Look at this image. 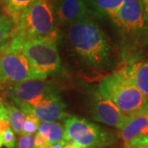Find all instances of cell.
I'll return each instance as SVG.
<instances>
[{
  "mask_svg": "<svg viewBox=\"0 0 148 148\" xmlns=\"http://www.w3.org/2000/svg\"><path fill=\"white\" fill-rule=\"evenodd\" d=\"M66 37L74 55L88 69L102 71L111 63V50L103 31L90 16L67 27Z\"/></svg>",
  "mask_w": 148,
  "mask_h": 148,
  "instance_id": "6da1fadb",
  "label": "cell"
},
{
  "mask_svg": "<svg viewBox=\"0 0 148 148\" xmlns=\"http://www.w3.org/2000/svg\"><path fill=\"white\" fill-rule=\"evenodd\" d=\"M24 43L30 39H44L57 42L58 26L53 6L49 0H36L21 12L11 32Z\"/></svg>",
  "mask_w": 148,
  "mask_h": 148,
  "instance_id": "7a4b0ae2",
  "label": "cell"
},
{
  "mask_svg": "<svg viewBox=\"0 0 148 148\" xmlns=\"http://www.w3.org/2000/svg\"><path fill=\"white\" fill-rule=\"evenodd\" d=\"M98 92L127 116L147 113L148 97L119 71L109 74L101 80Z\"/></svg>",
  "mask_w": 148,
  "mask_h": 148,
  "instance_id": "3957f363",
  "label": "cell"
},
{
  "mask_svg": "<svg viewBox=\"0 0 148 148\" xmlns=\"http://www.w3.org/2000/svg\"><path fill=\"white\" fill-rule=\"evenodd\" d=\"M57 42L30 39L23 43L22 52L28 59L34 79H46L60 73L61 59Z\"/></svg>",
  "mask_w": 148,
  "mask_h": 148,
  "instance_id": "277c9868",
  "label": "cell"
},
{
  "mask_svg": "<svg viewBox=\"0 0 148 148\" xmlns=\"http://www.w3.org/2000/svg\"><path fill=\"white\" fill-rule=\"evenodd\" d=\"M65 141L84 148H104L117 142L116 134L83 118L69 116L64 120Z\"/></svg>",
  "mask_w": 148,
  "mask_h": 148,
  "instance_id": "5b68a950",
  "label": "cell"
},
{
  "mask_svg": "<svg viewBox=\"0 0 148 148\" xmlns=\"http://www.w3.org/2000/svg\"><path fill=\"white\" fill-rule=\"evenodd\" d=\"M33 78L31 65L22 52V45L9 40L0 51V82L20 83Z\"/></svg>",
  "mask_w": 148,
  "mask_h": 148,
  "instance_id": "8992f818",
  "label": "cell"
},
{
  "mask_svg": "<svg viewBox=\"0 0 148 148\" xmlns=\"http://www.w3.org/2000/svg\"><path fill=\"white\" fill-rule=\"evenodd\" d=\"M56 93L53 85L46 79H30L11 84L8 99L21 111L37 105L47 95Z\"/></svg>",
  "mask_w": 148,
  "mask_h": 148,
  "instance_id": "52a82bcc",
  "label": "cell"
},
{
  "mask_svg": "<svg viewBox=\"0 0 148 148\" xmlns=\"http://www.w3.org/2000/svg\"><path fill=\"white\" fill-rule=\"evenodd\" d=\"M113 21L122 32L132 36L148 33V21L142 0H123Z\"/></svg>",
  "mask_w": 148,
  "mask_h": 148,
  "instance_id": "ba28073f",
  "label": "cell"
},
{
  "mask_svg": "<svg viewBox=\"0 0 148 148\" xmlns=\"http://www.w3.org/2000/svg\"><path fill=\"white\" fill-rule=\"evenodd\" d=\"M90 113L93 119L120 130L128 121L130 116L122 113L111 101L103 98L98 92L92 101Z\"/></svg>",
  "mask_w": 148,
  "mask_h": 148,
  "instance_id": "9c48e42d",
  "label": "cell"
},
{
  "mask_svg": "<svg viewBox=\"0 0 148 148\" xmlns=\"http://www.w3.org/2000/svg\"><path fill=\"white\" fill-rule=\"evenodd\" d=\"M24 114H33L43 122H55L66 119L69 117L66 112V105L62 98L53 93L45 96L37 105L22 110Z\"/></svg>",
  "mask_w": 148,
  "mask_h": 148,
  "instance_id": "30bf717a",
  "label": "cell"
},
{
  "mask_svg": "<svg viewBox=\"0 0 148 148\" xmlns=\"http://www.w3.org/2000/svg\"><path fill=\"white\" fill-rule=\"evenodd\" d=\"M120 138L124 147L136 148L148 145V116L139 114L130 116L128 121L120 129Z\"/></svg>",
  "mask_w": 148,
  "mask_h": 148,
  "instance_id": "8fae6325",
  "label": "cell"
},
{
  "mask_svg": "<svg viewBox=\"0 0 148 148\" xmlns=\"http://www.w3.org/2000/svg\"><path fill=\"white\" fill-rule=\"evenodd\" d=\"M58 26L69 27L90 16L85 0H63L53 5Z\"/></svg>",
  "mask_w": 148,
  "mask_h": 148,
  "instance_id": "7c38bea8",
  "label": "cell"
},
{
  "mask_svg": "<svg viewBox=\"0 0 148 148\" xmlns=\"http://www.w3.org/2000/svg\"><path fill=\"white\" fill-rule=\"evenodd\" d=\"M119 71L127 77L143 95L148 97V61L129 60Z\"/></svg>",
  "mask_w": 148,
  "mask_h": 148,
  "instance_id": "4fadbf2b",
  "label": "cell"
},
{
  "mask_svg": "<svg viewBox=\"0 0 148 148\" xmlns=\"http://www.w3.org/2000/svg\"><path fill=\"white\" fill-rule=\"evenodd\" d=\"M89 13L97 18H113L123 0H85Z\"/></svg>",
  "mask_w": 148,
  "mask_h": 148,
  "instance_id": "5bb4252c",
  "label": "cell"
},
{
  "mask_svg": "<svg viewBox=\"0 0 148 148\" xmlns=\"http://www.w3.org/2000/svg\"><path fill=\"white\" fill-rule=\"evenodd\" d=\"M36 1V0H0V10L1 12L9 16L14 23H16L21 12Z\"/></svg>",
  "mask_w": 148,
  "mask_h": 148,
  "instance_id": "9a60e30c",
  "label": "cell"
},
{
  "mask_svg": "<svg viewBox=\"0 0 148 148\" xmlns=\"http://www.w3.org/2000/svg\"><path fill=\"white\" fill-rule=\"evenodd\" d=\"M38 133L47 140L50 145L64 140V128L58 122H43L40 124Z\"/></svg>",
  "mask_w": 148,
  "mask_h": 148,
  "instance_id": "2e32d148",
  "label": "cell"
},
{
  "mask_svg": "<svg viewBox=\"0 0 148 148\" xmlns=\"http://www.w3.org/2000/svg\"><path fill=\"white\" fill-rule=\"evenodd\" d=\"M5 106L8 114V120L12 128V131L18 135H23L22 127L26 115L12 103L5 101Z\"/></svg>",
  "mask_w": 148,
  "mask_h": 148,
  "instance_id": "e0dca14e",
  "label": "cell"
},
{
  "mask_svg": "<svg viewBox=\"0 0 148 148\" xmlns=\"http://www.w3.org/2000/svg\"><path fill=\"white\" fill-rule=\"evenodd\" d=\"M14 21L6 14L0 12V51L7 46L10 39Z\"/></svg>",
  "mask_w": 148,
  "mask_h": 148,
  "instance_id": "ac0fdd59",
  "label": "cell"
},
{
  "mask_svg": "<svg viewBox=\"0 0 148 148\" xmlns=\"http://www.w3.org/2000/svg\"><path fill=\"white\" fill-rule=\"evenodd\" d=\"M40 120L33 114H26L25 121L22 127L23 135H33L34 133L38 131Z\"/></svg>",
  "mask_w": 148,
  "mask_h": 148,
  "instance_id": "d6986e66",
  "label": "cell"
},
{
  "mask_svg": "<svg viewBox=\"0 0 148 148\" xmlns=\"http://www.w3.org/2000/svg\"><path fill=\"white\" fill-rule=\"evenodd\" d=\"M1 138H2L3 145H4L7 148H16V138L15 136V132L10 127L1 134Z\"/></svg>",
  "mask_w": 148,
  "mask_h": 148,
  "instance_id": "ffe728a7",
  "label": "cell"
},
{
  "mask_svg": "<svg viewBox=\"0 0 148 148\" xmlns=\"http://www.w3.org/2000/svg\"><path fill=\"white\" fill-rule=\"evenodd\" d=\"M34 138L33 135H21L17 143V148H33Z\"/></svg>",
  "mask_w": 148,
  "mask_h": 148,
  "instance_id": "44dd1931",
  "label": "cell"
},
{
  "mask_svg": "<svg viewBox=\"0 0 148 148\" xmlns=\"http://www.w3.org/2000/svg\"><path fill=\"white\" fill-rule=\"evenodd\" d=\"M51 145L45 138L37 132L34 138V145L33 148H49Z\"/></svg>",
  "mask_w": 148,
  "mask_h": 148,
  "instance_id": "7402d4cb",
  "label": "cell"
},
{
  "mask_svg": "<svg viewBox=\"0 0 148 148\" xmlns=\"http://www.w3.org/2000/svg\"><path fill=\"white\" fill-rule=\"evenodd\" d=\"M0 119L8 120V114L5 106V101L0 97Z\"/></svg>",
  "mask_w": 148,
  "mask_h": 148,
  "instance_id": "603a6c76",
  "label": "cell"
},
{
  "mask_svg": "<svg viewBox=\"0 0 148 148\" xmlns=\"http://www.w3.org/2000/svg\"><path fill=\"white\" fill-rule=\"evenodd\" d=\"M9 127H10V124H9V123H8V120L0 119V135L2 133H3Z\"/></svg>",
  "mask_w": 148,
  "mask_h": 148,
  "instance_id": "cb8c5ba5",
  "label": "cell"
},
{
  "mask_svg": "<svg viewBox=\"0 0 148 148\" xmlns=\"http://www.w3.org/2000/svg\"><path fill=\"white\" fill-rule=\"evenodd\" d=\"M64 148H84L82 147H81L79 145L76 144L75 143H73V142H70V141H66L65 143V145H64Z\"/></svg>",
  "mask_w": 148,
  "mask_h": 148,
  "instance_id": "d4e9b609",
  "label": "cell"
},
{
  "mask_svg": "<svg viewBox=\"0 0 148 148\" xmlns=\"http://www.w3.org/2000/svg\"><path fill=\"white\" fill-rule=\"evenodd\" d=\"M65 143H66V141H65V140H63V141H61V142H59V143H55V144L51 145L49 148H64V145H65Z\"/></svg>",
  "mask_w": 148,
  "mask_h": 148,
  "instance_id": "484cf974",
  "label": "cell"
},
{
  "mask_svg": "<svg viewBox=\"0 0 148 148\" xmlns=\"http://www.w3.org/2000/svg\"><path fill=\"white\" fill-rule=\"evenodd\" d=\"M142 2H143V8L145 11V14H146L147 19L148 21V0H142Z\"/></svg>",
  "mask_w": 148,
  "mask_h": 148,
  "instance_id": "4316f807",
  "label": "cell"
},
{
  "mask_svg": "<svg viewBox=\"0 0 148 148\" xmlns=\"http://www.w3.org/2000/svg\"><path fill=\"white\" fill-rule=\"evenodd\" d=\"M49 3L53 6V5H55V4H57L58 3H59V2L63 1V0H49Z\"/></svg>",
  "mask_w": 148,
  "mask_h": 148,
  "instance_id": "83f0119b",
  "label": "cell"
},
{
  "mask_svg": "<svg viewBox=\"0 0 148 148\" xmlns=\"http://www.w3.org/2000/svg\"><path fill=\"white\" fill-rule=\"evenodd\" d=\"M136 148H148V145H144V146H140Z\"/></svg>",
  "mask_w": 148,
  "mask_h": 148,
  "instance_id": "f1b7e54d",
  "label": "cell"
},
{
  "mask_svg": "<svg viewBox=\"0 0 148 148\" xmlns=\"http://www.w3.org/2000/svg\"><path fill=\"white\" fill-rule=\"evenodd\" d=\"M3 146V142H2V138H1V135H0V148Z\"/></svg>",
  "mask_w": 148,
  "mask_h": 148,
  "instance_id": "f546056e",
  "label": "cell"
},
{
  "mask_svg": "<svg viewBox=\"0 0 148 148\" xmlns=\"http://www.w3.org/2000/svg\"><path fill=\"white\" fill-rule=\"evenodd\" d=\"M1 90H2V82H0V94H1Z\"/></svg>",
  "mask_w": 148,
  "mask_h": 148,
  "instance_id": "4dcf8cb0",
  "label": "cell"
},
{
  "mask_svg": "<svg viewBox=\"0 0 148 148\" xmlns=\"http://www.w3.org/2000/svg\"><path fill=\"white\" fill-rule=\"evenodd\" d=\"M147 116H148V111H147Z\"/></svg>",
  "mask_w": 148,
  "mask_h": 148,
  "instance_id": "1f68e13d",
  "label": "cell"
},
{
  "mask_svg": "<svg viewBox=\"0 0 148 148\" xmlns=\"http://www.w3.org/2000/svg\"><path fill=\"white\" fill-rule=\"evenodd\" d=\"M124 148H130V147H124Z\"/></svg>",
  "mask_w": 148,
  "mask_h": 148,
  "instance_id": "d6a6232c",
  "label": "cell"
}]
</instances>
